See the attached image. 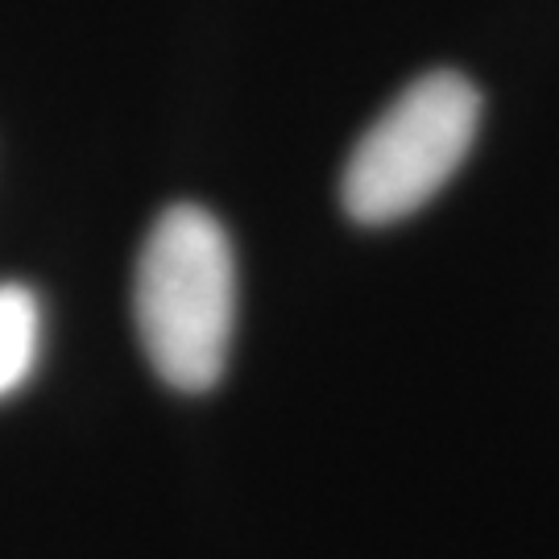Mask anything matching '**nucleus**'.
Listing matches in <instances>:
<instances>
[{
  "label": "nucleus",
  "mask_w": 559,
  "mask_h": 559,
  "mask_svg": "<svg viewBox=\"0 0 559 559\" xmlns=\"http://www.w3.org/2000/svg\"><path fill=\"white\" fill-rule=\"evenodd\" d=\"M133 316L166 385L203 394L221 381L237 323V261L212 212L175 203L154 221L138 258Z\"/></svg>",
  "instance_id": "1"
},
{
  "label": "nucleus",
  "mask_w": 559,
  "mask_h": 559,
  "mask_svg": "<svg viewBox=\"0 0 559 559\" xmlns=\"http://www.w3.org/2000/svg\"><path fill=\"white\" fill-rule=\"evenodd\" d=\"M480 124V92L456 71H431L390 104L348 154L340 200L357 224H394L460 170Z\"/></svg>",
  "instance_id": "2"
},
{
  "label": "nucleus",
  "mask_w": 559,
  "mask_h": 559,
  "mask_svg": "<svg viewBox=\"0 0 559 559\" xmlns=\"http://www.w3.org/2000/svg\"><path fill=\"white\" fill-rule=\"evenodd\" d=\"M41 344V307L25 286H0V399L34 373Z\"/></svg>",
  "instance_id": "3"
}]
</instances>
